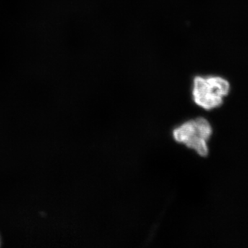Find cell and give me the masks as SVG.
I'll return each mask as SVG.
<instances>
[{
  "label": "cell",
  "instance_id": "6da1fadb",
  "mask_svg": "<svg viewBox=\"0 0 248 248\" xmlns=\"http://www.w3.org/2000/svg\"><path fill=\"white\" fill-rule=\"evenodd\" d=\"M231 88L229 81L223 77L197 76L192 80V99L198 107L213 110L223 104Z\"/></svg>",
  "mask_w": 248,
  "mask_h": 248
},
{
  "label": "cell",
  "instance_id": "7a4b0ae2",
  "mask_svg": "<svg viewBox=\"0 0 248 248\" xmlns=\"http://www.w3.org/2000/svg\"><path fill=\"white\" fill-rule=\"evenodd\" d=\"M172 135L176 141L184 143V145L193 139L197 138L203 139L199 133L195 120L187 121L180 126L174 129L173 130Z\"/></svg>",
  "mask_w": 248,
  "mask_h": 248
}]
</instances>
